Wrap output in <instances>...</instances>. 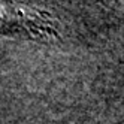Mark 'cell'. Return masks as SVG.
<instances>
[{"instance_id":"6da1fadb","label":"cell","mask_w":124,"mask_h":124,"mask_svg":"<svg viewBox=\"0 0 124 124\" xmlns=\"http://www.w3.org/2000/svg\"><path fill=\"white\" fill-rule=\"evenodd\" d=\"M0 31L5 33H27L30 36H49L52 29L48 23H43L36 12L18 11L15 6L0 3Z\"/></svg>"}]
</instances>
